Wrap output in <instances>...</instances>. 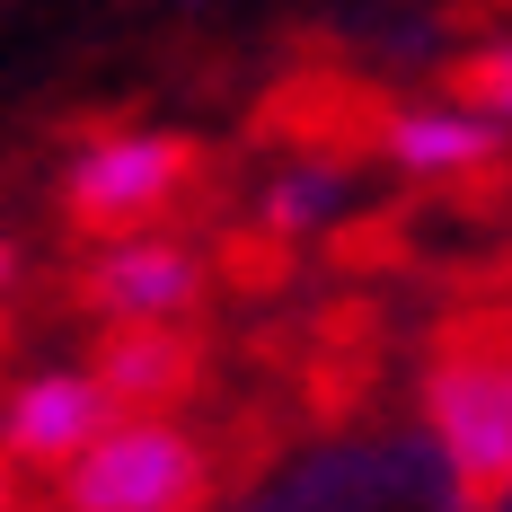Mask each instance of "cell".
Returning <instances> with one entry per match:
<instances>
[{"mask_svg": "<svg viewBox=\"0 0 512 512\" xmlns=\"http://www.w3.org/2000/svg\"><path fill=\"white\" fill-rule=\"evenodd\" d=\"M0 512H18V468L0 460Z\"/></svg>", "mask_w": 512, "mask_h": 512, "instance_id": "cell-11", "label": "cell"}, {"mask_svg": "<svg viewBox=\"0 0 512 512\" xmlns=\"http://www.w3.org/2000/svg\"><path fill=\"white\" fill-rule=\"evenodd\" d=\"M212 442L177 415H115L71 468H53L62 512H204Z\"/></svg>", "mask_w": 512, "mask_h": 512, "instance_id": "cell-1", "label": "cell"}, {"mask_svg": "<svg viewBox=\"0 0 512 512\" xmlns=\"http://www.w3.org/2000/svg\"><path fill=\"white\" fill-rule=\"evenodd\" d=\"M451 98H468L477 115H495V124H512V36L486 53H468L460 80H451Z\"/></svg>", "mask_w": 512, "mask_h": 512, "instance_id": "cell-9", "label": "cell"}, {"mask_svg": "<svg viewBox=\"0 0 512 512\" xmlns=\"http://www.w3.org/2000/svg\"><path fill=\"white\" fill-rule=\"evenodd\" d=\"M204 151L168 124H115V133H89L80 151L62 159V221L89 230V239H115V230H142L195 186Z\"/></svg>", "mask_w": 512, "mask_h": 512, "instance_id": "cell-3", "label": "cell"}, {"mask_svg": "<svg viewBox=\"0 0 512 512\" xmlns=\"http://www.w3.org/2000/svg\"><path fill=\"white\" fill-rule=\"evenodd\" d=\"M212 301V248L186 230H115L80 265V309L98 327H195Z\"/></svg>", "mask_w": 512, "mask_h": 512, "instance_id": "cell-4", "label": "cell"}, {"mask_svg": "<svg viewBox=\"0 0 512 512\" xmlns=\"http://www.w3.org/2000/svg\"><path fill=\"white\" fill-rule=\"evenodd\" d=\"M504 151H512V124L477 115L468 98H415V106L380 115V159L398 177H415V186L486 177V168H504Z\"/></svg>", "mask_w": 512, "mask_h": 512, "instance_id": "cell-6", "label": "cell"}, {"mask_svg": "<svg viewBox=\"0 0 512 512\" xmlns=\"http://www.w3.org/2000/svg\"><path fill=\"white\" fill-rule=\"evenodd\" d=\"M115 389L98 380V362H36V371H18L9 389H0V460L18 468H71L89 442H98L106 424H115Z\"/></svg>", "mask_w": 512, "mask_h": 512, "instance_id": "cell-5", "label": "cell"}, {"mask_svg": "<svg viewBox=\"0 0 512 512\" xmlns=\"http://www.w3.org/2000/svg\"><path fill=\"white\" fill-rule=\"evenodd\" d=\"M424 442L460 504L512 486V336H468L424 371Z\"/></svg>", "mask_w": 512, "mask_h": 512, "instance_id": "cell-2", "label": "cell"}, {"mask_svg": "<svg viewBox=\"0 0 512 512\" xmlns=\"http://www.w3.org/2000/svg\"><path fill=\"white\" fill-rule=\"evenodd\" d=\"M9 283H18V239L0 230V292H9Z\"/></svg>", "mask_w": 512, "mask_h": 512, "instance_id": "cell-10", "label": "cell"}, {"mask_svg": "<svg viewBox=\"0 0 512 512\" xmlns=\"http://www.w3.org/2000/svg\"><path fill=\"white\" fill-rule=\"evenodd\" d=\"M89 362H98V380L115 389L124 415H177L204 380V345L186 327H106Z\"/></svg>", "mask_w": 512, "mask_h": 512, "instance_id": "cell-7", "label": "cell"}, {"mask_svg": "<svg viewBox=\"0 0 512 512\" xmlns=\"http://www.w3.org/2000/svg\"><path fill=\"white\" fill-rule=\"evenodd\" d=\"M345 212H354V177H345L336 159H292V168H274L265 195H256V221H265L274 239H318V230H336Z\"/></svg>", "mask_w": 512, "mask_h": 512, "instance_id": "cell-8", "label": "cell"}]
</instances>
